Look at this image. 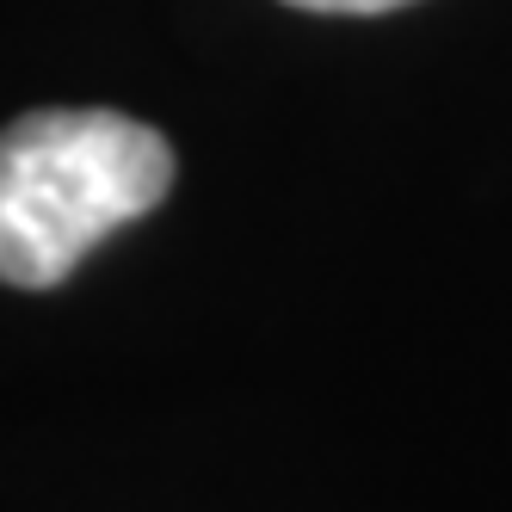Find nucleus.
<instances>
[{
    "label": "nucleus",
    "mask_w": 512,
    "mask_h": 512,
    "mask_svg": "<svg viewBox=\"0 0 512 512\" xmlns=\"http://www.w3.org/2000/svg\"><path fill=\"white\" fill-rule=\"evenodd\" d=\"M173 192L167 136L124 112L44 105L0 130V284L56 290Z\"/></svg>",
    "instance_id": "1"
},
{
    "label": "nucleus",
    "mask_w": 512,
    "mask_h": 512,
    "mask_svg": "<svg viewBox=\"0 0 512 512\" xmlns=\"http://www.w3.org/2000/svg\"><path fill=\"white\" fill-rule=\"evenodd\" d=\"M297 13H346V19H364V13H395V7H414V0H284Z\"/></svg>",
    "instance_id": "2"
}]
</instances>
